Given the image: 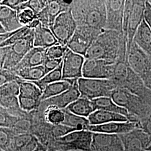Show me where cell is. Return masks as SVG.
<instances>
[{"label":"cell","mask_w":151,"mask_h":151,"mask_svg":"<svg viewBox=\"0 0 151 151\" xmlns=\"http://www.w3.org/2000/svg\"><path fill=\"white\" fill-rule=\"evenodd\" d=\"M63 61V58L61 59H50L46 58L43 65L46 74L57 68Z\"/></svg>","instance_id":"43"},{"label":"cell","mask_w":151,"mask_h":151,"mask_svg":"<svg viewBox=\"0 0 151 151\" xmlns=\"http://www.w3.org/2000/svg\"><path fill=\"white\" fill-rule=\"evenodd\" d=\"M65 115V119L63 125L69 127L76 130H87L90 123L86 118L82 117L71 113L66 109H63Z\"/></svg>","instance_id":"28"},{"label":"cell","mask_w":151,"mask_h":151,"mask_svg":"<svg viewBox=\"0 0 151 151\" xmlns=\"http://www.w3.org/2000/svg\"><path fill=\"white\" fill-rule=\"evenodd\" d=\"M133 42L151 57V29L145 19L135 33Z\"/></svg>","instance_id":"22"},{"label":"cell","mask_w":151,"mask_h":151,"mask_svg":"<svg viewBox=\"0 0 151 151\" xmlns=\"http://www.w3.org/2000/svg\"><path fill=\"white\" fill-rule=\"evenodd\" d=\"M144 19L151 29V4L148 1L146 2Z\"/></svg>","instance_id":"46"},{"label":"cell","mask_w":151,"mask_h":151,"mask_svg":"<svg viewBox=\"0 0 151 151\" xmlns=\"http://www.w3.org/2000/svg\"><path fill=\"white\" fill-rule=\"evenodd\" d=\"M34 138L33 135L27 133L17 134L12 139V144L14 150H22L29 144Z\"/></svg>","instance_id":"37"},{"label":"cell","mask_w":151,"mask_h":151,"mask_svg":"<svg viewBox=\"0 0 151 151\" xmlns=\"http://www.w3.org/2000/svg\"><path fill=\"white\" fill-rule=\"evenodd\" d=\"M17 13L19 22L22 27H27L37 19V15L29 8L20 10L17 11Z\"/></svg>","instance_id":"36"},{"label":"cell","mask_w":151,"mask_h":151,"mask_svg":"<svg viewBox=\"0 0 151 151\" xmlns=\"http://www.w3.org/2000/svg\"><path fill=\"white\" fill-rule=\"evenodd\" d=\"M6 31L5 29L4 28V27L2 26V25L0 24V34H4V33H6Z\"/></svg>","instance_id":"51"},{"label":"cell","mask_w":151,"mask_h":151,"mask_svg":"<svg viewBox=\"0 0 151 151\" xmlns=\"http://www.w3.org/2000/svg\"><path fill=\"white\" fill-rule=\"evenodd\" d=\"M119 135L124 145V151L146 150L151 142V136L140 128Z\"/></svg>","instance_id":"16"},{"label":"cell","mask_w":151,"mask_h":151,"mask_svg":"<svg viewBox=\"0 0 151 151\" xmlns=\"http://www.w3.org/2000/svg\"><path fill=\"white\" fill-rule=\"evenodd\" d=\"M96 110H105L114 113L123 115L127 118L129 121V114L124 108L118 105L110 97H100L92 100Z\"/></svg>","instance_id":"25"},{"label":"cell","mask_w":151,"mask_h":151,"mask_svg":"<svg viewBox=\"0 0 151 151\" xmlns=\"http://www.w3.org/2000/svg\"><path fill=\"white\" fill-rule=\"evenodd\" d=\"M110 97L119 106L127 110L130 122L138 123L151 114V105L125 89L116 88Z\"/></svg>","instance_id":"4"},{"label":"cell","mask_w":151,"mask_h":151,"mask_svg":"<svg viewBox=\"0 0 151 151\" xmlns=\"http://www.w3.org/2000/svg\"><path fill=\"white\" fill-rule=\"evenodd\" d=\"M125 0H106V22L105 29L123 34Z\"/></svg>","instance_id":"12"},{"label":"cell","mask_w":151,"mask_h":151,"mask_svg":"<svg viewBox=\"0 0 151 151\" xmlns=\"http://www.w3.org/2000/svg\"><path fill=\"white\" fill-rule=\"evenodd\" d=\"M18 100L20 109L27 113L38 110L41 104V101L40 100L20 96H18Z\"/></svg>","instance_id":"32"},{"label":"cell","mask_w":151,"mask_h":151,"mask_svg":"<svg viewBox=\"0 0 151 151\" xmlns=\"http://www.w3.org/2000/svg\"><path fill=\"white\" fill-rule=\"evenodd\" d=\"M118 88L125 89L151 105V90L145 86L140 77L133 70L128 60H117L110 79Z\"/></svg>","instance_id":"3"},{"label":"cell","mask_w":151,"mask_h":151,"mask_svg":"<svg viewBox=\"0 0 151 151\" xmlns=\"http://www.w3.org/2000/svg\"><path fill=\"white\" fill-rule=\"evenodd\" d=\"M14 72L22 80L27 81H38L46 75L43 65L27 67Z\"/></svg>","instance_id":"27"},{"label":"cell","mask_w":151,"mask_h":151,"mask_svg":"<svg viewBox=\"0 0 151 151\" xmlns=\"http://www.w3.org/2000/svg\"><path fill=\"white\" fill-rule=\"evenodd\" d=\"M148 2H150V3L151 4V1H148Z\"/></svg>","instance_id":"54"},{"label":"cell","mask_w":151,"mask_h":151,"mask_svg":"<svg viewBox=\"0 0 151 151\" xmlns=\"http://www.w3.org/2000/svg\"><path fill=\"white\" fill-rule=\"evenodd\" d=\"M1 1H0V5H1Z\"/></svg>","instance_id":"57"},{"label":"cell","mask_w":151,"mask_h":151,"mask_svg":"<svg viewBox=\"0 0 151 151\" xmlns=\"http://www.w3.org/2000/svg\"><path fill=\"white\" fill-rule=\"evenodd\" d=\"M85 60L84 56L75 53L67 48L63 58L62 80L82 78Z\"/></svg>","instance_id":"13"},{"label":"cell","mask_w":151,"mask_h":151,"mask_svg":"<svg viewBox=\"0 0 151 151\" xmlns=\"http://www.w3.org/2000/svg\"><path fill=\"white\" fill-rule=\"evenodd\" d=\"M77 25L73 17L71 9L60 14L49 29L54 34L58 43L66 47L77 29Z\"/></svg>","instance_id":"8"},{"label":"cell","mask_w":151,"mask_h":151,"mask_svg":"<svg viewBox=\"0 0 151 151\" xmlns=\"http://www.w3.org/2000/svg\"><path fill=\"white\" fill-rule=\"evenodd\" d=\"M76 80L78 79L62 80L61 81L49 84L42 92V95L40 99L41 101L56 96L68 90Z\"/></svg>","instance_id":"24"},{"label":"cell","mask_w":151,"mask_h":151,"mask_svg":"<svg viewBox=\"0 0 151 151\" xmlns=\"http://www.w3.org/2000/svg\"><path fill=\"white\" fill-rule=\"evenodd\" d=\"M45 121L52 125L62 124L65 119V115L63 109L55 106L50 105L44 109L42 111Z\"/></svg>","instance_id":"29"},{"label":"cell","mask_w":151,"mask_h":151,"mask_svg":"<svg viewBox=\"0 0 151 151\" xmlns=\"http://www.w3.org/2000/svg\"><path fill=\"white\" fill-rule=\"evenodd\" d=\"M140 129L151 137V114L145 118L141 119L139 122Z\"/></svg>","instance_id":"45"},{"label":"cell","mask_w":151,"mask_h":151,"mask_svg":"<svg viewBox=\"0 0 151 151\" xmlns=\"http://www.w3.org/2000/svg\"><path fill=\"white\" fill-rule=\"evenodd\" d=\"M48 1L44 0H30L25 1L22 5L20 6L17 11L25 8L31 9L36 15L39 13L47 5Z\"/></svg>","instance_id":"38"},{"label":"cell","mask_w":151,"mask_h":151,"mask_svg":"<svg viewBox=\"0 0 151 151\" xmlns=\"http://www.w3.org/2000/svg\"><path fill=\"white\" fill-rule=\"evenodd\" d=\"M65 109L71 113L86 118L96 110L92 100L82 97L70 104Z\"/></svg>","instance_id":"23"},{"label":"cell","mask_w":151,"mask_h":151,"mask_svg":"<svg viewBox=\"0 0 151 151\" xmlns=\"http://www.w3.org/2000/svg\"><path fill=\"white\" fill-rule=\"evenodd\" d=\"M62 67L63 61L57 68L46 74L40 80L33 81L32 82L38 86L43 92L45 87L49 84L61 81L62 80Z\"/></svg>","instance_id":"31"},{"label":"cell","mask_w":151,"mask_h":151,"mask_svg":"<svg viewBox=\"0 0 151 151\" xmlns=\"http://www.w3.org/2000/svg\"><path fill=\"white\" fill-rule=\"evenodd\" d=\"M90 125H98L111 122H129L123 115L114 113L105 110H96L87 118Z\"/></svg>","instance_id":"20"},{"label":"cell","mask_w":151,"mask_h":151,"mask_svg":"<svg viewBox=\"0 0 151 151\" xmlns=\"http://www.w3.org/2000/svg\"><path fill=\"white\" fill-rule=\"evenodd\" d=\"M78 151V150H76V151Z\"/></svg>","instance_id":"56"},{"label":"cell","mask_w":151,"mask_h":151,"mask_svg":"<svg viewBox=\"0 0 151 151\" xmlns=\"http://www.w3.org/2000/svg\"><path fill=\"white\" fill-rule=\"evenodd\" d=\"M58 44V40L49 28L44 27L40 24L34 29V47L47 49Z\"/></svg>","instance_id":"19"},{"label":"cell","mask_w":151,"mask_h":151,"mask_svg":"<svg viewBox=\"0 0 151 151\" xmlns=\"http://www.w3.org/2000/svg\"><path fill=\"white\" fill-rule=\"evenodd\" d=\"M75 130H76L63 124L52 125L51 127V131L52 135L57 138L64 137L67 134Z\"/></svg>","instance_id":"42"},{"label":"cell","mask_w":151,"mask_h":151,"mask_svg":"<svg viewBox=\"0 0 151 151\" xmlns=\"http://www.w3.org/2000/svg\"><path fill=\"white\" fill-rule=\"evenodd\" d=\"M115 62L99 59H85L82 68V77L110 80Z\"/></svg>","instance_id":"11"},{"label":"cell","mask_w":151,"mask_h":151,"mask_svg":"<svg viewBox=\"0 0 151 151\" xmlns=\"http://www.w3.org/2000/svg\"><path fill=\"white\" fill-rule=\"evenodd\" d=\"M146 150L147 151H151V142L150 145L148 147V148L146 149Z\"/></svg>","instance_id":"52"},{"label":"cell","mask_w":151,"mask_h":151,"mask_svg":"<svg viewBox=\"0 0 151 151\" xmlns=\"http://www.w3.org/2000/svg\"><path fill=\"white\" fill-rule=\"evenodd\" d=\"M17 30L12 32H7L4 34H0V45L6 41L9 38H10L12 35H13L16 32Z\"/></svg>","instance_id":"48"},{"label":"cell","mask_w":151,"mask_h":151,"mask_svg":"<svg viewBox=\"0 0 151 151\" xmlns=\"http://www.w3.org/2000/svg\"><path fill=\"white\" fill-rule=\"evenodd\" d=\"M136 128H140L139 122H111L98 125H90L87 130L93 133L120 135L129 133Z\"/></svg>","instance_id":"17"},{"label":"cell","mask_w":151,"mask_h":151,"mask_svg":"<svg viewBox=\"0 0 151 151\" xmlns=\"http://www.w3.org/2000/svg\"><path fill=\"white\" fill-rule=\"evenodd\" d=\"M47 49L39 47H34L24 57L20 63L11 71L15 72L25 68L43 65L47 58Z\"/></svg>","instance_id":"18"},{"label":"cell","mask_w":151,"mask_h":151,"mask_svg":"<svg viewBox=\"0 0 151 151\" xmlns=\"http://www.w3.org/2000/svg\"><path fill=\"white\" fill-rule=\"evenodd\" d=\"M0 151H3V150H2V149H1V148H0Z\"/></svg>","instance_id":"53"},{"label":"cell","mask_w":151,"mask_h":151,"mask_svg":"<svg viewBox=\"0 0 151 151\" xmlns=\"http://www.w3.org/2000/svg\"><path fill=\"white\" fill-rule=\"evenodd\" d=\"M20 118L0 106V127L12 129Z\"/></svg>","instance_id":"33"},{"label":"cell","mask_w":151,"mask_h":151,"mask_svg":"<svg viewBox=\"0 0 151 151\" xmlns=\"http://www.w3.org/2000/svg\"><path fill=\"white\" fill-rule=\"evenodd\" d=\"M0 24L6 32H12L23 27L20 24L16 10L0 5Z\"/></svg>","instance_id":"21"},{"label":"cell","mask_w":151,"mask_h":151,"mask_svg":"<svg viewBox=\"0 0 151 151\" xmlns=\"http://www.w3.org/2000/svg\"><path fill=\"white\" fill-rule=\"evenodd\" d=\"M78 80H76L70 88L56 96L51 97L41 102L38 110L43 111L48 106L53 105L60 109H65L70 104L81 96L78 86Z\"/></svg>","instance_id":"15"},{"label":"cell","mask_w":151,"mask_h":151,"mask_svg":"<svg viewBox=\"0 0 151 151\" xmlns=\"http://www.w3.org/2000/svg\"><path fill=\"white\" fill-rule=\"evenodd\" d=\"M10 47H0V69L3 68Z\"/></svg>","instance_id":"47"},{"label":"cell","mask_w":151,"mask_h":151,"mask_svg":"<svg viewBox=\"0 0 151 151\" xmlns=\"http://www.w3.org/2000/svg\"><path fill=\"white\" fill-rule=\"evenodd\" d=\"M146 151V150H142V151Z\"/></svg>","instance_id":"55"},{"label":"cell","mask_w":151,"mask_h":151,"mask_svg":"<svg viewBox=\"0 0 151 151\" xmlns=\"http://www.w3.org/2000/svg\"><path fill=\"white\" fill-rule=\"evenodd\" d=\"M25 1L22 0H3L1 1V5L9 7L17 11Z\"/></svg>","instance_id":"44"},{"label":"cell","mask_w":151,"mask_h":151,"mask_svg":"<svg viewBox=\"0 0 151 151\" xmlns=\"http://www.w3.org/2000/svg\"><path fill=\"white\" fill-rule=\"evenodd\" d=\"M67 47H65L60 44L53 45L47 49L46 56L50 59H61L64 57L67 49Z\"/></svg>","instance_id":"40"},{"label":"cell","mask_w":151,"mask_h":151,"mask_svg":"<svg viewBox=\"0 0 151 151\" xmlns=\"http://www.w3.org/2000/svg\"><path fill=\"white\" fill-rule=\"evenodd\" d=\"M18 82L20 86V94L19 96L41 101L42 91L38 86L32 82L22 80L18 81Z\"/></svg>","instance_id":"30"},{"label":"cell","mask_w":151,"mask_h":151,"mask_svg":"<svg viewBox=\"0 0 151 151\" xmlns=\"http://www.w3.org/2000/svg\"><path fill=\"white\" fill-rule=\"evenodd\" d=\"M146 1H125L123 22V34L127 43V54L133 43L138 27L144 20Z\"/></svg>","instance_id":"5"},{"label":"cell","mask_w":151,"mask_h":151,"mask_svg":"<svg viewBox=\"0 0 151 151\" xmlns=\"http://www.w3.org/2000/svg\"><path fill=\"white\" fill-rule=\"evenodd\" d=\"M70 9L77 27L105 30L106 22L105 1H72Z\"/></svg>","instance_id":"2"},{"label":"cell","mask_w":151,"mask_h":151,"mask_svg":"<svg viewBox=\"0 0 151 151\" xmlns=\"http://www.w3.org/2000/svg\"><path fill=\"white\" fill-rule=\"evenodd\" d=\"M33 29H30L27 27H23L22 28L18 29L16 32L12 35L11 37L9 38L4 43L2 44L0 47H10L14 44L15 43L19 40L22 38L27 37L29 35Z\"/></svg>","instance_id":"35"},{"label":"cell","mask_w":151,"mask_h":151,"mask_svg":"<svg viewBox=\"0 0 151 151\" xmlns=\"http://www.w3.org/2000/svg\"><path fill=\"white\" fill-rule=\"evenodd\" d=\"M91 151H124V145L119 135L93 133Z\"/></svg>","instance_id":"14"},{"label":"cell","mask_w":151,"mask_h":151,"mask_svg":"<svg viewBox=\"0 0 151 151\" xmlns=\"http://www.w3.org/2000/svg\"><path fill=\"white\" fill-rule=\"evenodd\" d=\"M40 24V22L37 19H36L34 20H33L29 25H27V27L30 29H35L36 27H38Z\"/></svg>","instance_id":"49"},{"label":"cell","mask_w":151,"mask_h":151,"mask_svg":"<svg viewBox=\"0 0 151 151\" xmlns=\"http://www.w3.org/2000/svg\"><path fill=\"white\" fill-rule=\"evenodd\" d=\"M78 86L80 97L90 100L103 97H111V93L117 88L113 82L107 79H92L80 78L78 79Z\"/></svg>","instance_id":"6"},{"label":"cell","mask_w":151,"mask_h":151,"mask_svg":"<svg viewBox=\"0 0 151 151\" xmlns=\"http://www.w3.org/2000/svg\"><path fill=\"white\" fill-rule=\"evenodd\" d=\"M72 3V1H61V0L48 1L46 8H47L49 17L50 27L53 25L55 20L60 14L70 9Z\"/></svg>","instance_id":"26"},{"label":"cell","mask_w":151,"mask_h":151,"mask_svg":"<svg viewBox=\"0 0 151 151\" xmlns=\"http://www.w3.org/2000/svg\"><path fill=\"white\" fill-rule=\"evenodd\" d=\"M93 132L88 130H75L57 138V141L65 151H91Z\"/></svg>","instance_id":"9"},{"label":"cell","mask_w":151,"mask_h":151,"mask_svg":"<svg viewBox=\"0 0 151 151\" xmlns=\"http://www.w3.org/2000/svg\"><path fill=\"white\" fill-rule=\"evenodd\" d=\"M103 30L88 27H77L67 47L73 52L85 57L91 45Z\"/></svg>","instance_id":"7"},{"label":"cell","mask_w":151,"mask_h":151,"mask_svg":"<svg viewBox=\"0 0 151 151\" xmlns=\"http://www.w3.org/2000/svg\"><path fill=\"white\" fill-rule=\"evenodd\" d=\"M20 94V86L17 81H12L0 86V97L17 96Z\"/></svg>","instance_id":"34"},{"label":"cell","mask_w":151,"mask_h":151,"mask_svg":"<svg viewBox=\"0 0 151 151\" xmlns=\"http://www.w3.org/2000/svg\"><path fill=\"white\" fill-rule=\"evenodd\" d=\"M21 79L11 70H7L4 68L0 69V86L7 83L12 81H19Z\"/></svg>","instance_id":"41"},{"label":"cell","mask_w":151,"mask_h":151,"mask_svg":"<svg viewBox=\"0 0 151 151\" xmlns=\"http://www.w3.org/2000/svg\"><path fill=\"white\" fill-rule=\"evenodd\" d=\"M85 59H99L116 62L128 60L127 43L122 33L104 30L90 47Z\"/></svg>","instance_id":"1"},{"label":"cell","mask_w":151,"mask_h":151,"mask_svg":"<svg viewBox=\"0 0 151 151\" xmlns=\"http://www.w3.org/2000/svg\"><path fill=\"white\" fill-rule=\"evenodd\" d=\"M12 132V129L0 127V148L4 151H10Z\"/></svg>","instance_id":"39"},{"label":"cell","mask_w":151,"mask_h":151,"mask_svg":"<svg viewBox=\"0 0 151 151\" xmlns=\"http://www.w3.org/2000/svg\"><path fill=\"white\" fill-rule=\"evenodd\" d=\"M10 47L3 68L12 70L20 63L24 57L34 47V29L27 37L19 40Z\"/></svg>","instance_id":"10"},{"label":"cell","mask_w":151,"mask_h":151,"mask_svg":"<svg viewBox=\"0 0 151 151\" xmlns=\"http://www.w3.org/2000/svg\"><path fill=\"white\" fill-rule=\"evenodd\" d=\"M33 151H48V150L41 143H38V145L37 146V147L35 148V149Z\"/></svg>","instance_id":"50"}]
</instances>
